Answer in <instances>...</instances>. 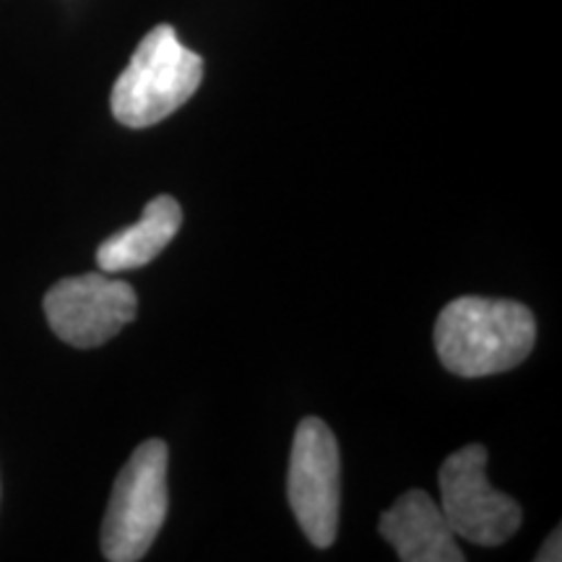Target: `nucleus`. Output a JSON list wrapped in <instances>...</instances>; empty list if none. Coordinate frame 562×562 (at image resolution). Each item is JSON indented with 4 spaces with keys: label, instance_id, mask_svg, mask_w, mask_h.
Masks as SVG:
<instances>
[{
    "label": "nucleus",
    "instance_id": "obj_3",
    "mask_svg": "<svg viewBox=\"0 0 562 562\" xmlns=\"http://www.w3.org/2000/svg\"><path fill=\"white\" fill-rule=\"evenodd\" d=\"M167 442H140L117 474L102 524V554L110 562H136L151 550L167 518Z\"/></svg>",
    "mask_w": 562,
    "mask_h": 562
},
{
    "label": "nucleus",
    "instance_id": "obj_4",
    "mask_svg": "<svg viewBox=\"0 0 562 562\" xmlns=\"http://www.w3.org/2000/svg\"><path fill=\"white\" fill-rule=\"evenodd\" d=\"M286 497L307 542L331 547L339 533L341 456L331 427L318 417H305L294 430Z\"/></svg>",
    "mask_w": 562,
    "mask_h": 562
},
{
    "label": "nucleus",
    "instance_id": "obj_5",
    "mask_svg": "<svg viewBox=\"0 0 562 562\" xmlns=\"http://www.w3.org/2000/svg\"><path fill=\"white\" fill-rule=\"evenodd\" d=\"M442 516L456 537L480 547H501L521 529L524 510L487 482V448L463 446L440 467Z\"/></svg>",
    "mask_w": 562,
    "mask_h": 562
},
{
    "label": "nucleus",
    "instance_id": "obj_6",
    "mask_svg": "<svg viewBox=\"0 0 562 562\" xmlns=\"http://www.w3.org/2000/svg\"><path fill=\"white\" fill-rule=\"evenodd\" d=\"M136 313V290L104 271L60 279L45 294V315L55 336L79 349H94L115 339Z\"/></svg>",
    "mask_w": 562,
    "mask_h": 562
},
{
    "label": "nucleus",
    "instance_id": "obj_7",
    "mask_svg": "<svg viewBox=\"0 0 562 562\" xmlns=\"http://www.w3.org/2000/svg\"><path fill=\"white\" fill-rule=\"evenodd\" d=\"M378 531L404 562H463L456 533L425 490H409L381 516Z\"/></svg>",
    "mask_w": 562,
    "mask_h": 562
},
{
    "label": "nucleus",
    "instance_id": "obj_2",
    "mask_svg": "<svg viewBox=\"0 0 562 562\" xmlns=\"http://www.w3.org/2000/svg\"><path fill=\"white\" fill-rule=\"evenodd\" d=\"M201 81V55L188 50L170 24H159L138 42L117 76L110 97L112 115L125 128H151L191 100Z\"/></svg>",
    "mask_w": 562,
    "mask_h": 562
},
{
    "label": "nucleus",
    "instance_id": "obj_1",
    "mask_svg": "<svg viewBox=\"0 0 562 562\" xmlns=\"http://www.w3.org/2000/svg\"><path fill=\"white\" fill-rule=\"evenodd\" d=\"M537 341V321L516 300L456 297L435 323L442 368L459 378H487L518 368Z\"/></svg>",
    "mask_w": 562,
    "mask_h": 562
},
{
    "label": "nucleus",
    "instance_id": "obj_8",
    "mask_svg": "<svg viewBox=\"0 0 562 562\" xmlns=\"http://www.w3.org/2000/svg\"><path fill=\"white\" fill-rule=\"evenodd\" d=\"M182 227V209L172 195H157L146 203L136 224L110 235L97 248V263L104 273L140 269L175 240Z\"/></svg>",
    "mask_w": 562,
    "mask_h": 562
},
{
    "label": "nucleus",
    "instance_id": "obj_9",
    "mask_svg": "<svg viewBox=\"0 0 562 562\" xmlns=\"http://www.w3.org/2000/svg\"><path fill=\"white\" fill-rule=\"evenodd\" d=\"M560 542H562V533H560V529H554L550 537H547V542L542 544V550H539L537 562H558V560H562Z\"/></svg>",
    "mask_w": 562,
    "mask_h": 562
}]
</instances>
